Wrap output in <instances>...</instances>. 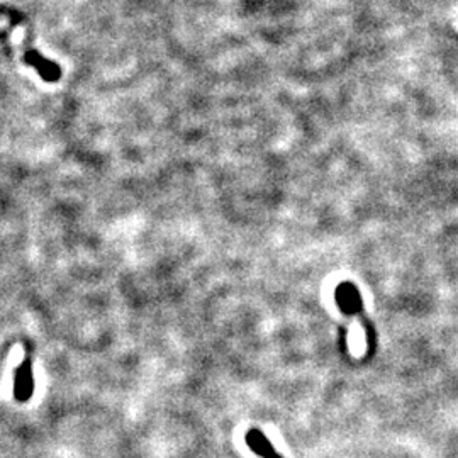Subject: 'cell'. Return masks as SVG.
<instances>
[{
  "label": "cell",
  "instance_id": "6da1fadb",
  "mask_svg": "<svg viewBox=\"0 0 458 458\" xmlns=\"http://www.w3.org/2000/svg\"><path fill=\"white\" fill-rule=\"evenodd\" d=\"M336 299H338L339 307L344 314H360L365 326L367 323V316L363 314L362 311V299H360L358 289L355 287L353 284H342L338 289H336Z\"/></svg>",
  "mask_w": 458,
  "mask_h": 458
},
{
  "label": "cell",
  "instance_id": "3957f363",
  "mask_svg": "<svg viewBox=\"0 0 458 458\" xmlns=\"http://www.w3.org/2000/svg\"><path fill=\"white\" fill-rule=\"evenodd\" d=\"M246 445L250 446L252 452L260 455L261 458H282L279 453L275 452V448L270 445L267 436L261 432H258V429H250V432L246 433Z\"/></svg>",
  "mask_w": 458,
  "mask_h": 458
},
{
  "label": "cell",
  "instance_id": "7a4b0ae2",
  "mask_svg": "<svg viewBox=\"0 0 458 458\" xmlns=\"http://www.w3.org/2000/svg\"><path fill=\"white\" fill-rule=\"evenodd\" d=\"M34 390V377H33V365H31V358L26 356L22 365L15 372L14 381V395L19 402L29 401Z\"/></svg>",
  "mask_w": 458,
  "mask_h": 458
}]
</instances>
